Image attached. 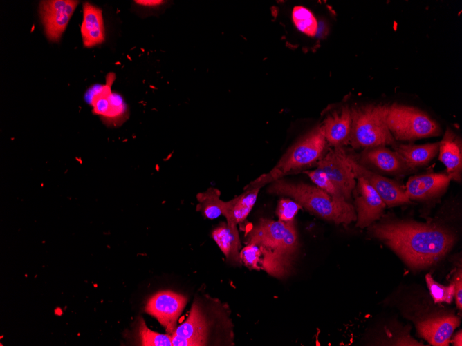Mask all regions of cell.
Wrapping results in <instances>:
<instances>
[{"label":"cell","mask_w":462,"mask_h":346,"mask_svg":"<svg viewBox=\"0 0 462 346\" xmlns=\"http://www.w3.org/2000/svg\"><path fill=\"white\" fill-rule=\"evenodd\" d=\"M360 161L392 174L403 173L409 169L397 152L391 151L385 146L365 148L361 154Z\"/></svg>","instance_id":"20"},{"label":"cell","mask_w":462,"mask_h":346,"mask_svg":"<svg viewBox=\"0 0 462 346\" xmlns=\"http://www.w3.org/2000/svg\"><path fill=\"white\" fill-rule=\"evenodd\" d=\"M196 209L207 219L214 220L223 215L225 201L221 199V191L214 187H210L196 195Z\"/></svg>","instance_id":"24"},{"label":"cell","mask_w":462,"mask_h":346,"mask_svg":"<svg viewBox=\"0 0 462 346\" xmlns=\"http://www.w3.org/2000/svg\"><path fill=\"white\" fill-rule=\"evenodd\" d=\"M300 204L290 198H281L279 200L276 208V215L278 220L284 222H292L302 209Z\"/></svg>","instance_id":"30"},{"label":"cell","mask_w":462,"mask_h":346,"mask_svg":"<svg viewBox=\"0 0 462 346\" xmlns=\"http://www.w3.org/2000/svg\"><path fill=\"white\" fill-rule=\"evenodd\" d=\"M269 184L268 193L291 198L302 208L322 219L336 224H349L356 221L355 209L351 204L345 200L334 198L317 186L282 178Z\"/></svg>","instance_id":"2"},{"label":"cell","mask_w":462,"mask_h":346,"mask_svg":"<svg viewBox=\"0 0 462 346\" xmlns=\"http://www.w3.org/2000/svg\"><path fill=\"white\" fill-rule=\"evenodd\" d=\"M262 252L261 247L255 244H246L240 250L241 263L250 270L260 271Z\"/></svg>","instance_id":"29"},{"label":"cell","mask_w":462,"mask_h":346,"mask_svg":"<svg viewBox=\"0 0 462 346\" xmlns=\"http://www.w3.org/2000/svg\"><path fill=\"white\" fill-rule=\"evenodd\" d=\"M452 343L455 346H461L462 345V334L460 331L454 337Z\"/></svg>","instance_id":"33"},{"label":"cell","mask_w":462,"mask_h":346,"mask_svg":"<svg viewBox=\"0 0 462 346\" xmlns=\"http://www.w3.org/2000/svg\"><path fill=\"white\" fill-rule=\"evenodd\" d=\"M326 144L322 126H317L294 144L268 173L260 175L249 184L261 188L293 171L310 166L322 156Z\"/></svg>","instance_id":"3"},{"label":"cell","mask_w":462,"mask_h":346,"mask_svg":"<svg viewBox=\"0 0 462 346\" xmlns=\"http://www.w3.org/2000/svg\"><path fill=\"white\" fill-rule=\"evenodd\" d=\"M134 336L139 345L172 346V335L160 334L149 329L142 318H138L134 328Z\"/></svg>","instance_id":"25"},{"label":"cell","mask_w":462,"mask_h":346,"mask_svg":"<svg viewBox=\"0 0 462 346\" xmlns=\"http://www.w3.org/2000/svg\"><path fill=\"white\" fill-rule=\"evenodd\" d=\"M245 243L297 255L299 238L295 222L261 218L245 235Z\"/></svg>","instance_id":"6"},{"label":"cell","mask_w":462,"mask_h":346,"mask_svg":"<svg viewBox=\"0 0 462 346\" xmlns=\"http://www.w3.org/2000/svg\"><path fill=\"white\" fill-rule=\"evenodd\" d=\"M370 229L375 238L414 268L432 265L448 252L455 240L454 234L434 224L396 221L373 224Z\"/></svg>","instance_id":"1"},{"label":"cell","mask_w":462,"mask_h":346,"mask_svg":"<svg viewBox=\"0 0 462 346\" xmlns=\"http://www.w3.org/2000/svg\"><path fill=\"white\" fill-rule=\"evenodd\" d=\"M80 30L85 47H93L104 41V21L100 8L89 2L83 4V19Z\"/></svg>","instance_id":"21"},{"label":"cell","mask_w":462,"mask_h":346,"mask_svg":"<svg viewBox=\"0 0 462 346\" xmlns=\"http://www.w3.org/2000/svg\"><path fill=\"white\" fill-rule=\"evenodd\" d=\"M383 116L395 140L411 141L439 135L438 124L421 110L398 104L383 105Z\"/></svg>","instance_id":"4"},{"label":"cell","mask_w":462,"mask_h":346,"mask_svg":"<svg viewBox=\"0 0 462 346\" xmlns=\"http://www.w3.org/2000/svg\"><path fill=\"white\" fill-rule=\"evenodd\" d=\"M114 79L115 75L109 73L106 84L98 87L91 100L93 113L99 115L109 125L122 124L127 115V108L122 97L111 92Z\"/></svg>","instance_id":"9"},{"label":"cell","mask_w":462,"mask_h":346,"mask_svg":"<svg viewBox=\"0 0 462 346\" xmlns=\"http://www.w3.org/2000/svg\"><path fill=\"white\" fill-rule=\"evenodd\" d=\"M352 125L349 142L355 148L396 144L383 116V105L351 108Z\"/></svg>","instance_id":"5"},{"label":"cell","mask_w":462,"mask_h":346,"mask_svg":"<svg viewBox=\"0 0 462 346\" xmlns=\"http://www.w3.org/2000/svg\"><path fill=\"white\" fill-rule=\"evenodd\" d=\"M293 20L300 31L309 36L316 34L317 23L313 15L306 8L296 6L293 8Z\"/></svg>","instance_id":"26"},{"label":"cell","mask_w":462,"mask_h":346,"mask_svg":"<svg viewBox=\"0 0 462 346\" xmlns=\"http://www.w3.org/2000/svg\"><path fill=\"white\" fill-rule=\"evenodd\" d=\"M304 173L309 177L311 180L317 187L326 192L331 196L339 200H345L335 185L324 173L317 169L313 171H304Z\"/></svg>","instance_id":"28"},{"label":"cell","mask_w":462,"mask_h":346,"mask_svg":"<svg viewBox=\"0 0 462 346\" xmlns=\"http://www.w3.org/2000/svg\"><path fill=\"white\" fill-rule=\"evenodd\" d=\"M450 180L447 173L415 175L407 181L405 191L409 200L427 199L445 190Z\"/></svg>","instance_id":"15"},{"label":"cell","mask_w":462,"mask_h":346,"mask_svg":"<svg viewBox=\"0 0 462 346\" xmlns=\"http://www.w3.org/2000/svg\"><path fill=\"white\" fill-rule=\"evenodd\" d=\"M393 147L410 169L426 165L433 160L438 153L439 142L421 145L396 144Z\"/></svg>","instance_id":"23"},{"label":"cell","mask_w":462,"mask_h":346,"mask_svg":"<svg viewBox=\"0 0 462 346\" xmlns=\"http://www.w3.org/2000/svg\"><path fill=\"white\" fill-rule=\"evenodd\" d=\"M318 170L324 173L348 201L354 191L355 177L349 160V153L342 146L331 149L317 163Z\"/></svg>","instance_id":"7"},{"label":"cell","mask_w":462,"mask_h":346,"mask_svg":"<svg viewBox=\"0 0 462 346\" xmlns=\"http://www.w3.org/2000/svg\"><path fill=\"white\" fill-rule=\"evenodd\" d=\"M261 249L262 270L280 280L286 279L292 274L296 255L277 252L264 247H261Z\"/></svg>","instance_id":"22"},{"label":"cell","mask_w":462,"mask_h":346,"mask_svg":"<svg viewBox=\"0 0 462 346\" xmlns=\"http://www.w3.org/2000/svg\"><path fill=\"white\" fill-rule=\"evenodd\" d=\"M261 187L248 184L243 191L229 201H225L223 215L229 225L242 223L257 201Z\"/></svg>","instance_id":"19"},{"label":"cell","mask_w":462,"mask_h":346,"mask_svg":"<svg viewBox=\"0 0 462 346\" xmlns=\"http://www.w3.org/2000/svg\"><path fill=\"white\" fill-rule=\"evenodd\" d=\"M438 153V159L445 165L450 178L460 182L462 175L461 141L449 128L439 142Z\"/></svg>","instance_id":"17"},{"label":"cell","mask_w":462,"mask_h":346,"mask_svg":"<svg viewBox=\"0 0 462 346\" xmlns=\"http://www.w3.org/2000/svg\"><path fill=\"white\" fill-rule=\"evenodd\" d=\"M349 160L355 178L365 179L376 191L386 206H394L409 202L405 190L396 182L367 169L349 153Z\"/></svg>","instance_id":"11"},{"label":"cell","mask_w":462,"mask_h":346,"mask_svg":"<svg viewBox=\"0 0 462 346\" xmlns=\"http://www.w3.org/2000/svg\"><path fill=\"white\" fill-rule=\"evenodd\" d=\"M455 285V292L454 296L456 299V304L457 307L459 309L462 308V278L461 273H459V276L456 278V281L454 282Z\"/></svg>","instance_id":"31"},{"label":"cell","mask_w":462,"mask_h":346,"mask_svg":"<svg viewBox=\"0 0 462 346\" xmlns=\"http://www.w3.org/2000/svg\"><path fill=\"white\" fill-rule=\"evenodd\" d=\"M352 125L351 108L344 106L329 115L321 125L326 141L333 147L349 142Z\"/></svg>","instance_id":"16"},{"label":"cell","mask_w":462,"mask_h":346,"mask_svg":"<svg viewBox=\"0 0 462 346\" xmlns=\"http://www.w3.org/2000/svg\"><path fill=\"white\" fill-rule=\"evenodd\" d=\"M211 237L225 257L226 261L232 265L241 266V240L237 225H229L221 222L215 227Z\"/></svg>","instance_id":"18"},{"label":"cell","mask_w":462,"mask_h":346,"mask_svg":"<svg viewBox=\"0 0 462 346\" xmlns=\"http://www.w3.org/2000/svg\"><path fill=\"white\" fill-rule=\"evenodd\" d=\"M211 323L207 320L200 303H193L187 319L178 326L172 334L193 341L196 346L208 344Z\"/></svg>","instance_id":"13"},{"label":"cell","mask_w":462,"mask_h":346,"mask_svg":"<svg viewBox=\"0 0 462 346\" xmlns=\"http://www.w3.org/2000/svg\"><path fill=\"white\" fill-rule=\"evenodd\" d=\"M460 324L455 316H445L421 321L417 324L419 335L434 346H447L454 329Z\"/></svg>","instance_id":"14"},{"label":"cell","mask_w":462,"mask_h":346,"mask_svg":"<svg viewBox=\"0 0 462 346\" xmlns=\"http://www.w3.org/2000/svg\"><path fill=\"white\" fill-rule=\"evenodd\" d=\"M425 280L430 295L435 303H450L452 301L455 292L454 282L448 286H444L435 281L429 273L426 275Z\"/></svg>","instance_id":"27"},{"label":"cell","mask_w":462,"mask_h":346,"mask_svg":"<svg viewBox=\"0 0 462 346\" xmlns=\"http://www.w3.org/2000/svg\"><path fill=\"white\" fill-rule=\"evenodd\" d=\"M355 191L356 227L364 228L382 214L386 204L369 183L362 177L356 178Z\"/></svg>","instance_id":"12"},{"label":"cell","mask_w":462,"mask_h":346,"mask_svg":"<svg viewBox=\"0 0 462 346\" xmlns=\"http://www.w3.org/2000/svg\"><path fill=\"white\" fill-rule=\"evenodd\" d=\"M187 299L172 291H160L153 294L147 301L145 311L154 316L172 335L177 327V320L185 308Z\"/></svg>","instance_id":"8"},{"label":"cell","mask_w":462,"mask_h":346,"mask_svg":"<svg viewBox=\"0 0 462 346\" xmlns=\"http://www.w3.org/2000/svg\"><path fill=\"white\" fill-rule=\"evenodd\" d=\"M136 3L145 6H158L160 5L163 1L158 0H142V1H136Z\"/></svg>","instance_id":"32"},{"label":"cell","mask_w":462,"mask_h":346,"mask_svg":"<svg viewBox=\"0 0 462 346\" xmlns=\"http://www.w3.org/2000/svg\"><path fill=\"white\" fill-rule=\"evenodd\" d=\"M78 3V1L73 0H49L40 2L39 15L48 40H59Z\"/></svg>","instance_id":"10"}]
</instances>
